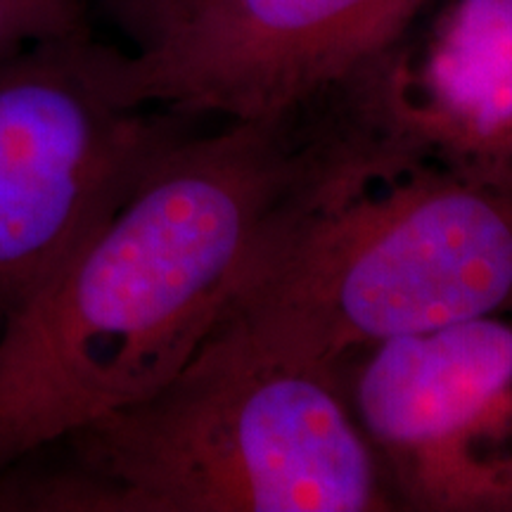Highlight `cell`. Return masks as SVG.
<instances>
[{"mask_svg":"<svg viewBox=\"0 0 512 512\" xmlns=\"http://www.w3.org/2000/svg\"><path fill=\"white\" fill-rule=\"evenodd\" d=\"M339 145L325 105L171 145L0 323V475L169 382Z\"/></svg>","mask_w":512,"mask_h":512,"instance_id":"cell-1","label":"cell"},{"mask_svg":"<svg viewBox=\"0 0 512 512\" xmlns=\"http://www.w3.org/2000/svg\"><path fill=\"white\" fill-rule=\"evenodd\" d=\"M392 510L335 375L214 332L157 392L0 475V512Z\"/></svg>","mask_w":512,"mask_h":512,"instance_id":"cell-2","label":"cell"},{"mask_svg":"<svg viewBox=\"0 0 512 512\" xmlns=\"http://www.w3.org/2000/svg\"><path fill=\"white\" fill-rule=\"evenodd\" d=\"M512 316V192L342 147L254 256L214 335L249 356L330 368L351 351Z\"/></svg>","mask_w":512,"mask_h":512,"instance_id":"cell-3","label":"cell"},{"mask_svg":"<svg viewBox=\"0 0 512 512\" xmlns=\"http://www.w3.org/2000/svg\"><path fill=\"white\" fill-rule=\"evenodd\" d=\"M91 34L0 60V323L200 124L114 100Z\"/></svg>","mask_w":512,"mask_h":512,"instance_id":"cell-4","label":"cell"},{"mask_svg":"<svg viewBox=\"0 0 512 512\" xmlns=\"http://www.w3.org/2000/svg\"><path fill=\"white\" fill-rule=\"evenodd\" d=\"M430 0H192L140 48L105 46L114 100L192 119L311 110L382 53Z\"/></svg>","mask_w":512,"mask_h":512,"instance_id":"cell-5","label":"cell"},{"mask_svg":"<svg viewBox=\"0 0 512 512\" xmlns=\"http://www.w3.org/2000/svg\"><path fill=\"white\" fill-rule=\"evenodd\" d=\"M406 512H512V316L370 344L328 368Z\"/></svg>","mask_w":512,"mask_h":512,"instance_id":"cell-6","label":"cell"},{"mask_svg":"<svg viewBox=\"0 0 512 512\" xmlns=\"http://www.w3.org/2000/svg\"><path fill=\"white\" fill-rule=\"evenodd\" d=\"M328 102L361 150L512 192V0H430Z\"/></svg>","mask_w":512,"mask_h":512,"instance_id":"cell-7","label":"cell"},{"mask_svg":"<svg viewBox=\"0 0 512 512\" xmlns=\"http://www.w3.org/2000/svg\"><path fill=\"white\" fill-rule=\"evenodd\" d=\"M98 3L128 36L133 48H140L192 0H98Z\"/></svg>","mask_w":512,"mask_h":512,"instance_id":"cell-8","label":"cell"},{"mask_svg":"<svg viewBox=\"0 0 512 512\" xmlns=\"http://www.w3.org/2000/svg\"><path fill=\"white\" fill-rule=\"evenodd\" d=\"M62 3L76 5V8H83V10H91V5L95 3V0H62Z\"/></svg>","mask_w":512,"mask_h":512,"instance_id":"cell-9","label":"cell"}]
</instances>
